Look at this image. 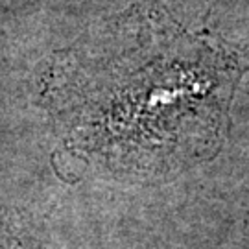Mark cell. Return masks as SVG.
Wrapping results in <instances>:
<instances>
[{"mask_svg":"<svg viewBox=\"0 0 249 249\" xmlns=\"http://www.w3.org/2000/svg\"><path fill=\"white\" fill-rule=\"evenodd\" d=\"M139 43L61 69L53 104L67 137L120 170L190 162L218 144L236 57L162 18L142 20Z\"/></svg>","mask_w":249,"mask_h":249,"instance_id":"1","label":"cell"},{"mask_svg":"<svg viewBox=\"0 0 249 249\" xmlns=\"http://www.w3.org/2000/svg\"><path fill=\"white\" fill-rule=\"evenodd\" d=\"M8 242H4L2 238H0V249H13V248H9V246H6Z\"/></svg>","mask_w":249,"mask_h":249,"instance_id":"2","label":"cell"}]
</instances>
